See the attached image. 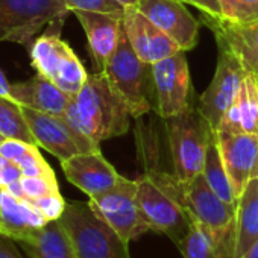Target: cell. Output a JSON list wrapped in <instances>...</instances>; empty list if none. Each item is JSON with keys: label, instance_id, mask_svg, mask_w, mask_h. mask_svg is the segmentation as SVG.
I'll return each mask as SVG.
<instances>
[{"label": "cell", "instance_id": "obj_1", "mask_svg": "<svg viewBox=\"0 0 258 258\" xmlns=\"http://www.w3.org/2000/svg\"><path fill=\"white\" fill-rule=\"evenodd\" d=\"M64 117L97 145L124 136L134 118L127 103L103 72L88 75L81 91L72 97Z\"/></svg>", "mask_w": 258, "mask_h": 258}, {"label": "cell", "instance_id": "obj_2", "mask_svg": "<svg viewBox=\"0 0 258 258\" xmlns=\"http://www.w3.org/2000/svg\"><path fill=\"white\" fill-rule=\"evenodd\" d=\"M164 120L173 173L179 181L190 182L202 173L207 148L214 131L198 108L190 105L181 114Z\"/></svg>", "mask_w": 258, "mask_h": 258}, {"label": "cell", "instance_id": "obj_3", "mask_svg": "<svg viewBox=\"0 0 258 258\" xmlns=\"http://www.w3.org/2000/svg\"><path fill=\"white\" fill-rule=\"evenodd\" d=\"M59 222L69 232L78 258H131L129 243L97 217L88 202H67Z\"/></svg>", "mask_w": 258, "mask_h": 258}, {"label": "cell", "instance_id": "obj_4", "mask_svg": "<svg viewBox=\"0 0 258 258\" xmlns=\"http://www.w3.org/2000/svg\"><path fill=\"white\" fill-rule=\"evenodd\" d=\"M61 25L62 22L49 25L47 32L34 40L29 49L31 66L38 75L50 79L67 94L75 96L87 82L88 73L73 49L61 38Z\"/></svg>", "mask_w": 258, "mask_h": 258}, {"label": "cell", "instance_id": "obj_5", "mask_svg": "<svg viewBox=\"0 0 258 258\" xmlns=\"http://www.w3.org/2000/svg\"><path fill=\"white\" fill-rule=\"evenodd\" d=\"M184 204L196 220L213 238L222 258H232L235 234V207L223 202L208 185L204 175L184 182Z\"/></svg>", "mask_w": 258, "mask_h": 258}, {"label": "cell", "instance_id": "obj_6", "mask_svg": "<svg viewBox=\"0 0 258 258\" xmlns=\"http://www.w3.org/2000/svg\"><path fill=\"white\" fill-rule=\"evenodd\" d=\"M70 13L64 0H0V43L31 49L44 26L64 22Z\"/></svg>", "mask_w": 258, "mask_h": 258}, {"label": "cell", "instance_id": "obj_7", "mask_svg": "<svg viewBox=\"0 0 258 258\" xmlns=\"http://www.w3.org/2000/svg\"><path fill=\"white\" fill-rule=\"evenodd\" d=\"M103 73L124 99L134 118H140L151 111L148 88L149 81H152L151 66L137 56L123 28L118 44L112 56L108 59Z\"/></svg>", "mask_w": 258, "mask_h": 258}, {"label": "cell", "instance_id": "obj_8", "mask_svg": "<svg viewBox=\"0 0 258 258\" xmlns=\"http://www.w3.org/2000/svg\"><path fill=\"white\" fill-rule=\"evenodd\" d=\"M137 181V204L151 231L166 234L178 247L193 222L184 204L143 173Z\"/></svg>", "mask_w": 258, "mask_h": 258}, {"label": "cell", "instance_id": "obj_9", "mask_svg": "<svg viewBox=\"0 0 258 258\" xmlns=\"http://www.w3.org/2000/svg\"><path fill=\"white\" fill-rule=\"evenodd\" d=\"M88 204L96 216L127 243L151 231L137 204V181L120 175L111 190L90 198Z\"/></svg>", "mask_w": 258, "mask_h": 258}, {"label": "cell", "instance_id": "obj_10", "mask_svg": "<svg viewBox=\"0 0 258 258\" xmlns=\"http://www.w3.org/2000/svg\"><path fill=\"white\" fill-rule=\"evenodd\" d=\"M217 41L220 46L217 67L198 103V111L205 117L213 131H216L225 112L235 102L241 82L249 73L240 55L226 41L220 38H217Z\"/></svg>", "mask_w": 258, "mask_h": 258}, {"label": "cell", "instance_id": "obj_11", "mask_svg": "<svg viewBox=\"0 0 258 258\" xmlns=\"http://www.w3.org/2000/svg\"><path fill=\"white\" fill-rule=\"evenodd\" d=\"M25 118L38 148H43L59 161H66L78 154L100 151L99 145L81 134L64 115L46 114L23 106Z\"/></svg>", "mask_w": 258, "mask_h": 258}, {"label": "cell", "instance_id": "obj_12", "mask_svg": "<svg viewBox=\"0 0 258 258\" xmlns=\"http://www.w3.org/2000/svg\"><path fill=\"white\" fill-rule=\"evenodd\" d=\"M157 111L161 118L181 114L188 106L190 70L184 50L151 66Z\"/></svg>", "mask_w": 258, "mask_h": 258}, {"label": "cell", "instance_id": "obj_13", "mask_svg": "<svg viewBox=\"0 0 258 258\" xmlns=\"http://www.w3.org/2000/svg\"><path fill=\"white\" fill-rule=\"evenodd\" d=\"M214 136L232 190L238 199L246 185L253 178H258V136L222 131H216Z\"/></svg>", "mask_w": 258, "mask_h": 258}, {"label": "cell", "instance_id": "obj_14", "mask_svg": "<svg viewBox=\"0 0 258 258\" xmlns=\"http://www.w3.org/2000/svg\"><path fill=\"white\" fill-rule=\"evenodd\" d=\"M123 29L137 56L152 66L179 52V46L155 26L136 5L123 8Z\"/></svg>", "mask_w": 258, "mask_h": 258}, {"label": "cell", "instance_id": "obj_15", "mask_svg": "<svg viewBox=\"0 0 258 258\" xmlns=\"http://www.w3.org/2000/svg\"><path fill=\"white\" fill-rule=\"evenodd\" d=\"M136 7L181 50H191L198 44L199 23L181 0H139Z\"/></svg>", "mask_w": 258, "mask_h": 258}, {"label": "cell", "instance_id": "obj_16", "mask_svg": "<svg viewBox=\"0 0 258 258\" xmlns=\"http://www.w3.org/2000/svg\"><path fill=\"white\" fill-rule=\"evenodd\" d=\"M72 14H75L85 32L94 72H103L118 44L123 28V14L99 11H73Z\"/></svg>", "mask_w": 258, "mask_h": 258}, {"label": "cell", "instance_id": "obj_17", "mask_svg": "<svg viewBox=\"0 0 258 258\" xmlns=\"http://www.w3.org/2000/svg\"><path fill=\"white\" fill-rule=\"evenodd\" d=\"M61 167L66 178L88 198H96L111 190L120 178L100 151L78 154L61 161Z\"/></svg>", "mask_w": 258, "mask_h": 258}, {"label": "cell", "instance_id": "obj_18", "mask_svg": "<svg viewBox=\"0 0 258 258\" xmlns=\"http://www.w3.org/2000/svg\"><path fill=\"white\" fill-rule=\"evenodd\" d=\"M10 97L22 106L46 114L64 115L73 96L62 91L50 79L37 73L28 81L13 84Z\"/></svg>", "mask_w": 258, "mask_h": 258}, {"label": "cell", "instance_id": "obj_19", "mask_svg": "<svg viewBox=\"0 0 258 258\" xmlns=\"http://www.w3.org/2000/svg\"><path fill=\"white\" fill-rule=\"evenodd\" d=\"M49 220L26 199H17L4 190L0 204V234L14 241L31 240Z\"/></svg>", "mask_w": 258, "mask_h": 258}, {"label": "cell", "instance_id": "obj_20", "mask_svg": "<svg viewBox=\"0 0 258 258\" xmlns=\"http://www.w3.org/2000/svg\"><path fill=\"white\" fill-rule=\"evenodd\" d=\"M258 240V178H253L237 201L232 258H243Z\"/></svg>", "mask_w": 258, "mask_h": 258}, {"label": "cell", "instance_id": "obj_21", "mask_svg": "<svg viewBox=\"0 0 258 258\" xmlns=\"http://www.w3.org/2000/svg\"><path fill=\"white\" fill-rule=\"evenodd\" d=\"M29 258H78L72 238L59 220L47 222L31 240L20 243Z\"/></svg>", "mask_w": 258, "mask_h": 258}, {"label": "cell", "instance_id": "obj_22", "mask_svg": "<svg viewBox=\"0 0 258 258\" xmlns=\"http://www.w3.org/2000/svg\"><path fill=\"white\" fill-rule=\"evenodd\" d=\"M202 175H204L205 181L208 182V185L211 187V190L223 202H226V204L237 208V201L238 199H237V196H235V193L232 190L231 181H229L226 169L223 166L220 151H219V146H217V142H216V136H213V139L208 143Z\"/></svg>", "mask_w": 258, "mask_h": 258}, {"label": "cell", "instance_id": "obj_23", "mask_svg": "<svg viewBox=\"0 0 258 258\" xmlns=\"http://www.w3.org/2000/svg\"><path fill=\"white\" fill-rule=\"evenodd\" d=\"M0 134L5 139H16L37 145L23 114V106L11 97L0 96Z\"/></svg>", "mask_w": 258, "mask_h": 258}, {"label": "cell", "instance_id": "obj_24", "mask_svg": "<svg viewBox=\"0 0 258 258\" xmlns=\"http://www.w3.org/2000/svg\"><path fill=\"white\" fill-rule=\"evenodd\" d=\"M234 103L238 111L241 133L258 136V87L250 72L244 76Z\"/></svg>", "mask_w": 258, "mask_h": 258}, {"label": "cell", "instance_id": "obj_25", "mask_svg": "<svg viewBox=\"0 0 258 258\" xmlns=\"http://www.w3.org/2000/svg\"><path fill=\"white\" fill-rule=\"evenodd\" d=\"M184 258H222L208 232L193 220L187 235L178 247Z\"/></svg>", "mask_w": 258, "mask_h": 258}, {"label": "cell", "instance_id": "obj_26", "mask_svg": "<svg viewBox=\"0 0 258 258\" xmlns=\"http://www.w3.org/2000/svg\"><path fill=\"white\" fill-rule=\"evenodd\" d=\"M20 185L26 201L40 199L59 191L56 176H23Z\"/></svg>", "mask_w": 258, "mask_h": 258}, {"label": "cell", "instance_id": "obj_27", "mask_svg": "<svg viewBox=\"0 0 258 258\" xmlns=\"http://www.w3.org/2000/svg\"><path fill=\"white\" fill-rule=\"evenodd\" d=\"M14 163L20 166L23 176H55L52 167L41 157L37 145H31L28 151Z\"/></svg>", "mask_w": 258, "mask_h": 258}, {"label": "cell", "instance_id": "obj_28", "mask_svg": "<svg viewBox=\"0 0 258 258\" xmlns=\"http://www.w3.org/2000/svg\"><path fill=\"white\" fill-rule=\"evenodd\" d=\"M67 8L73 11H99L111 14H123V7L115 0H64Z\"/></svg>", "mask_w": 258, "mask_h": 258}, {"label": "cell", "instance_id": "obj_29", "mask_svg": "<svg viewBox=\"0 0 258 258\" xmlns=\"http://www.w3.org/2000/svg\"><path fill=\"white\" fill-rule=\"evenodd\" d=\"M49 222L50 220H59V217L62 216L64 210H66V205H67V201L61 196V193H52V195H47L44 198H40V199H34V201H29Z\"/></svg>", "mask_w": 258, "mask_h": 258}, {"label": "cell", "instance_id": "obj_30", "mask_svg": "<svg viewBox=\"0 0 258 258\" xmlns=\"http://www.w3.org/2000/svg\"><path fill=\"white\" fill-rule=\"evenodd\" d=\"M22 178H23V172L20 166L0 155V187L5 190L11 184L20 181Z\"/></svg>", "mask_w": 258, "mask_h": 258}, {"label": "cell", "instance_id": "obj_31", "mask_svg": "<svg viewBox=\"0 0 258 258\" xmlns=\"http://www.w3.org/2000/svg\"><path fill=\"white\" fill-rule=\"evenodd\" d=\"M31 146V143L16 140V139H5L0 145V155L5 157L10 161H17Z\"/></svg>", "mask_w": 258, "mask_h": 258}, {"label": "cell", "instance_id": "obj_32", "mask_svg": "<svg viewBox=\"0 0 258 258\" xmlns=\"http://www.w3.org/2000/svg\"><path fill=\"white\" fill-rule=\"evenodd\" d=\"M184 4L196 7L204 17H208L210 20H222V11L219 0H181Z\"/></svg>", "mask_w": 258, "mask_h": 258}, {"label": "cell", "instance_id": "obj_33", "mask_svg": "<svg viewBox=\"0 0 258 258\" xmlns=\"http://www.w3.org/2000/svg\"><path fill=\"white\" fill-rule=\"evenodd\" d=\"M258 20V0H238L235 23H250Z\"/></svg>", "mask_w": 258, "mask_h": 258}, {"label": "cell", "instance_id": "obj_34", "mask_svg": "<svg viewBox=\"0 0 258 258\" xmlns=\"http://www.w3.org/2000/svg\"><path fill=\"white\" fill-rule=\"evenodd\" d=\"M0 258H23L16 241L4 234H0Z\"/></svg>", "mask_w": 258, "mask_h": 258}, {"label": "cell", "instance_id": "obj_35", "mask_svg": "<svg viewBox=\"0 0 258 258\" xmlns=\"http://www.w3.org/2000/svg\"><path fill=\"white\" fill-rule=\"evenodd\" d=\"M222 20L235 23L237 22V11H238V0H219Z\"/></svg>", "mask_w": 258, "mask_h": 258}, {"label": "cell", "instance_id": "obj_36", "mask_svg": "<svg viewBox=\"0 0 258 258\" xmlns=\"http://www.w3.org/2000/svg\"><path fill=\"white\" fill-rule=\"evenodd\" d=\"M11 82L7 79L5 73L0 70V96H5V97H10V93H11Z\"/></svg>", "mask_w": 258, "mask_h": 258}, {"label": "cell", "instance_id": "obj_37", "mask_svg": "<svg viewBox=\"0 0 258 258\" xmlns=\"http://www.w3.org/2000/svg\"><path fill=\"white\" fill-rule=\"evenodd\" d=\"M243 258H258V240L247 249V252L243 255Z\"/></svg>", "mask_w": 258, "mask_h": 258}, {"label": "cell", "instance_id": "obj_38", "mask_svg": "<svg viewBox=\"0 0 258 258\" xmlns=\"http://www.w3.org/2000/svg\"><path fill=\"white\" fill-rule=\"evenodd\" d=\"M115 2H118L123 8L124 7H131V5H137L139 0H115Z\"/></svg>", "mask_w": 258, "mask_h": 258}, {"label": "cell", "instance_id": "obj_39", "mask_svg": "<svg viewBox=\"0 0 258 258\" xmlns=\"http://www.w3.org/2000/svg\"><path fill=\"white\" fill-rule=\"evenodd\" d=\"M2 195H4V188L0 187V204H2Z\"/></svg>", "mask_w": 258, "mask_h": 258}, {"label": "cell", "instance_id": "obj_40", "mask_svg": "<svg viewBox=\"0 0 258 258\" xmlns=\"http://www.w3.org/2000/svg\"><path fill=\"white\" fill-rule=\"evenodd\" d=\"M255 76V81H256V87H258V73H252Z\"/></svg>", "mask_w": 258, "mask_h": 258}, {"label": "cell", "instance_id": "obj_41", "mask_svg": "<svg viewBox=\"0 0 258 258\" xmlns=\"http://www.w3.org/2000/svg\"><path fill=\"white\" fill-rule=\"evenodd\" d=\"M4 140H5V137H4L2 134H0V145H2V142H4Z\"/></svg>", "mask_w": 258, "mask_h": 258}]
</instances>
